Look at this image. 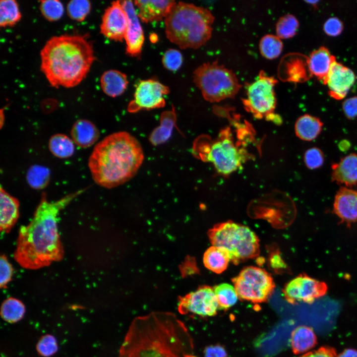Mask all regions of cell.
Here are the masks:
<instances>
[{"label": "cell", "mask_w": 357, "mask_h": 357, "mask_svg": "<svg viewBox=\"0 0 357 357\" xmlns=\"http://www.w3.org/2000/svg\"><path fill=\"white\" fill-rule=\"evenodd\" d=\"M184 323L175 314L152 312L133 319L118 357H196Z\"/></svg>", "instance_id": "6da1fadb"}, {"label": "cell", "mask_w": 357, "mask_h": 357, "mask_svg": "<svg viewBox=\"0 0 357 357\" xmlns=\"http://www.w3.org/2000/svg\"><path fill=\"white\" fill-rule=\"evenodd\" d=\"M84 190L50 202L43 193L33 218L19 231L14 258L22 267L38 269L61 260L64 251L58 229V215Z\"/></svg>", "instance_id": "7a4b0ae2"}, {"label": "cell", "mask_w": 357, "mask_h": 357, "mask_svg": "<svg viewBox=\"0 0 357 357\" xmlns=\"http://www.w3.org/2000/svg\"><path fill=\"white\" fill-rule=\"evenodd\" d=\"M40 70L51 86L72 88L86 77L95 60L87 35L63 34L48 39L40 51Z\"/></svg>", "instance_id": "3957f363"}, {"label": "cell", "mask_w": 357, "mask_h": 357, "mask_svg": "<svg viewBox=\"0 0 357 357\" xmlns=\"http://www.w3.org/2000/svg\"><path fill=\"white\" fill-rule=\"evenodd\" d=\"M143 159L138 140L128 132L120 131L106 136L95 145L88 166L96 183L112 188L132 178Z\"/></svg>", "instance_id": "277c9868"}, {"label": "cell", "mask_w": 357, "mask_h": 357, "mask_svg": "<svg viewBox=\"0 0 357 357\" xmlns=\"http://www.w3.org/2000/svg\"><path fill=\"white\" fill-rule=\"evenodd\" d=\"M214 20L208 8L180 1L165 19L166 34L181 49H198L210 39Z\"/></svg>", "instance_id": "5b68a950"}, {"label": "cell", "mask_w": 357, "mask_h": 357, "mask_svg": "<svg viewBox=\"0 0 357 357\" xmlns=\"http://www.w3.org/2000/svg\"><path fill=\"white\" fill-rule=\"evenodd\" d=\"M208 236L211 244L225 249L236 265L259 254V238L246 226L231 220L219 223L208 231Z\"/></svg>", "instance_id": "8992f818"}, {"label": "cell", "mask_w": 357, "mask_h": 357, "mask_svg": "<svg viewBox=\"0 0 357 357\" xmlns=\"http://www.w3.org/2000/svg\"><path fill=\"white\" fill-rule=\"evenodd\" d=\"M233 139L227 129L214 140L199 137L194 142L193 154L203 161L212 163L219 174L229 175L240 167L248 157L246 150L240 148Z\"/></svg>", "instance_id": "52a82bcc"}, {"label": "cell", "mask_w": 357, "mask_h": 357, "mask_svg": "<svg viewBox=\"0 0 357 357\" xmlns=\"http://www.w3.org/2000/svg\"><path fill=\"white\" fill-rule=\"evenodd\" d=\"M193 77L204 99L211 103L234 98L241 87L235 73L217 61L201 64Z\"/></svg>", "instance_id": "ba28073f"}, {"label": "cell", "mask_w": 357, "mask_h": 357, "mask_svg": "<svg viewBox=\"0 0 357 357\" xmlns=\"http://www.w3.org/2000/svg\"><path fill=\"white\" fill-rule=\"evenodd\" d=\"M232 281L238 298L254 303L268 300L275 288L273 279L268 272L252 266L242 269Z\"/></svg>", "instance_id": "9c48e42d"}, {"label": "cell", "mask_w": 357, "mask_h": 357, "mask_svg": "<svg viewBox=\"0 0 357 357\" xmlns=\"http://www.w3.org/2000/svg\"><path fill=\"white\" fill-rule=\"evenodd\" d=\"M277 82L275 77L260 71L257 78L245 86L246 98L242 101L246 110L257 119H274L277 102L274 88Z\"/></svg>", "instance_id": "30bf717a"}, {"label": "cell", "mask_w": 357, "mask_h": 357, "mask_svg": "<svg viewBox=\"0 0 357 357\" xmlns=\"http://www.w3.org/2000/svg\"><path fill=\"white\" fill-rule=\"evenodd\" d=\"M327 290L325 282L300 274L286 284L283 293L287 301L291 304L300 302L310 304L324 296Z\"/></svg>", "instance_id": "8fae6325"}, {"label": "cell", "mask_w": 357, "mask_h": 357, "mask_svg": "<svg viewBox=\"0 0 357 357\" xmlns=\"http://www.w3.org/2000/svg\"><path fill=\"white\" fill-rule=\"evenodd\" d=\"M169 87L156 79L139 81L136 85L133 99L128 105L127 111L136 113L141 110H152L165 106L164 95L169 94Z\"/></svg>", "instance_id": "7c38bea8"}, {"label": "cell", "mask_w": 357, "mask_h": 357, "mask_svg": "<svg viewBox=\"0 0 357 357\" xmlns=\"http://www.w3.org/2000/svg\"><path fill=\"white\" fill-rule=\"evenodd\" d=\"M218 308L214 289L208 286H201L178 298V309L182 315L213 316L217 314Z\"/></svg>", "instance_id": "4fadbf2b"}, {"label": "cell", "mask_w": 357, "mask_h": 357, "mask_svg": "<svg viewBox=\"0 0 357 357\" xmlns=\"http://www.w3.org/2000/svg\"><path fill=\"white\" fill-rule=\"evenodd\" d=\"M127 17L121 1H113L105 10L100 25V33L107 38L122 42L124 39Z\"/></svg>", "instance_id": "5bb4252c"}, {"label": "cell", "mask_w": 357, "mask_h": 357, "mask_svg": "<svg viewBox=\"0 0 357 357\" xmlns=\"http://www.w3.org/2000/svg\"><path fill=\"white\" fill-rule=\"evenodd\" d=\"M127 17V25L124 36L127 55L140 58L144 41V35L139 17L131 0L120 1Z\"/></svg>", "instance_id": "9a60e30c"}, {"label": "cell", "mask_w": 357, "mask_h": 357, "mask_svg": "<svg viewBox=\"0 0 357 357\" xmlns=\"http://www.w3.org/2000/svg\"><path fill=\"white\" fill-rule=\"evenodd\" d=\"M356 76L350 68L334 60L323 82L329 89V95L336 100L344 99L355 82Z\"/></svg>", "instance_id": "2e32d148"}, {"label": "cell", "mask_w": 357, "mask_h": 357, "mask_svg": "<svg viewBox=\"0 0 357 357\" xmlns=\"http://www.w3.org/2000/svg\"><path fill=\"white\" fill-rule=\"evenodd\" d=\"M333 211L335 214L347 224L357 222V191L342 186L335 196Z\"/></svg>", "instance_id": "e0dca14e"}, {"label": "cell", "mask_w": 357, "mask_h": 357, "mask_svg": "<svg viewBox=\"0 0 357 357\" xmlns=\"http://www.w3.org/2000/svg\"><path fill=\"white\" fill-rule=\"evenodd\" d=\"M331 180L351 187L357 183V154L350 153L331 166Z\"/></svg>", "instance_id": "ac0fdd59"}, {"label": "cell", "mask_w": 357, "mask_h": 357, "mask_svg": "<svg viewBox=\"0 0 357 357\" xmlns=\"http://www.w3.org/2000/svg\"><path fill=\"white\" fill-rule=\"evenodd\" d=\"M139 18L144 23L161 20L169 14L176 2L174 0H135Z\"/></svg>", "instance_id": "d6986e66"}, {"label": "cell", "mask_w": 357, "mask_h": 357, "mask_svg": "<svg viewBox=\"0 0 357 357\" xmlns=\"http://www.w3.org/2000/svg\"><path fill=\"white\" fill-rule=\"evenodd\" d=\"M0 229L3 233H8L18 218L19 202L2 186L0 190Z\"/></svg>", "instance_id": "ffe728a7"}, {"label": "cell", "mask_w": 357, "mask_h": 357, "mask_svg": "<svg viewBox=\"0 0 357 357\" xmlns=\"http://www.w3.org/2000/svg\"><path fill=\"white\" fill-rule=\"evenodd\" d=\"M336 60L327 48L321 47L313 51L308 58V65L311 75L323 82L325 80L333 62Z\"/></svg>", "instance_id": "44dd1931"}, {"label": "cell", "mask_w": 357, "mask_h": 357, "mask_svg": "<svg viewBox=\"0 0 357 357\" xmlns=\"http://www.w3.org/2000/svg\"><path fill=\"white\" fill-rule=\"evenodd\" d=\"M70 134L74 143L82 148L92 146L98 140L100 134L95 125L85 119L77 120L73 124Z\"/></svg>", "instance_id": "7402d4cb"}, {"label": "cell", "mask_w": 357, "mask_h": 357, "mask_svg": "<svg viewBox=\"0 0 357 357\" xmlns=\"http://www.w3.org/2000/svg\"><path fill=\"white\" fill-rule=\"evenodd\" d=\"M128 84L126 75L116 69L105 71L100 78V85L103 92L113 98L122 95Z\"/></svg>", "instance_id": "603a6c76"}, {"label": "cell", "mask_w": 357, "mask_h": 357, "mask_svg": "<svg viewBox=\"0 0 357 357\" xmlns=\"http://www.w3.org/2000/svg\"><path fill=\"white\" fill-rule=\"evenodd\" d=\"M323 124L319 118L309 114H304L299 117L295 122V133L299 139L311 141L319 135Z\"/></svg>", "instance_id": "cb8c5ba5"}, {"label": "cell", "mask_w": 357, "mask_h": 357, "mask_svg": "<svg viewBox=\"0 0 357 357\" xmlns=\"http://www.w3.org/2000/svg\"><path fill=\"white\" fill-rule=\"evenodd\" d=\"M290 342L293 353L298 355L306 353L314 347L317 343V338L311 327L300 325L292 332Z\"/></svg>", "instance_id": "d4e9b609"}, {"label": "cell", "mask_w": 357, "mask_h": 357, "mask_svg": "<svg viewBox=\"0 0 357 357\" xmlns=\"http://www.w3.org/2000/svg\"><path fill=\"white\" fill-rule=\"evenodd\" d=\"M177 121V115L174 108L172 110L163 112L160 117V124L156 127L149 136L152 144L159 145L166 142L171 137Z\"/></svg>", "instance_id": "484cf974"}, {"label": "cell", "mask_w": 357, "mask_h": 357, "mask_svg": "<svg viewBox=\"0 0 357 357\" xmlns=\"http://www.w3.org/2000/svg\"><path fill=\"white\" fill-rule=\"evenodd\" d=\"M203 261L208 269L216 274H220L227 268L231 260L229 253L225 249L212 245L204 252Z\"/></svg>", "instance_id": "4316f807"}, {"label": "cell", "mask_w": 357, "mask_h": 357, "mask_svg": "<svg viewBox=\"0 0 357 357\" xmlns=\"http://www.w3.org/2000/svg\"><path fill=\"white\" fill-rule=\"evenodd\" d=\"M48 146L51 153L60 159L70 157L75 149L72 139L61 133L52 135L49 139Z\"/></svg>", "instance_id": "83f0119b"}, {"label": "cell", "mask_w": 357, "mask_h": 357, "mask_svg": "<svg viewBox=\"0 0 357 357\" xmlns=\"http://www.w3.org/2000/svg\"><path fill=\"white\" fill-rule=\"evenodd\" d=\"M25 312V305L17 298H8L1 304L0 315L7 322L14 323L19 321L23 318Z\"/></svg>", "instance_id": "f1b7e54d"}, {"label": "cell", "mask_w": 357, "mask_h": 357, "mask_svg": "<svg viewBox=\"0 0 357 357\" xmlns=\"http://www.w3.org/2000/svg\"><path fill=\"white\" fill-rule=\"evenodd\" d=\"M21 18L18 3L15 0L0 1V26L5 28L15 25Z\"/></svg>", "instance_id": "f546056e"}, {"label": "cell", "mask_w": 357, "mask_h": 357, "mask_svg": "<svg viewBox=\"0 0 357 357\" xmlns=\"http://www.w3.org/2000/svg\"><path fill=\"white\" fill-rule=\"evenodd\" d=\"M219 309H228L238 301V295L234 286L228 283H221L214 288Z\"/></svg>", "instance_id": "4dcf8cb0"}, {"label": "cell", "mask_w": 357, "mask_h": 357, "mask_svg": "<svg viewBox=\"0 0 357 357\" xmlns=\"http://www.w3.org/2000/svg\"><path fill=\"white\" fill-rule=\"evenodd\" d=\"M283 45L277 35L267 34L261 39L259 48L261 54L265 58L273 60L278 57L283 50Z\"/></svg>", "instance_id": "1f68e13d"}, {"label": "cell", "mask_w": 357, "mask_h": 357, "mask_svg": "<svg viewBox=\"0 0 357 357\" xmlns=\"http://www.w3.org/2000/svg\"><path fill=\"white\" fill-rule=\"evenodd\" d=\"M50 172L46 167L35 165L30 167L26 174L27 183L32 188L42 189L48 184Z\"/></svg>", "instance_id": "d6a6232c"}, {"label": "cell", "mask_w": 357, "mask_h": 357, "mask_svg": "<svg viewBox=\"0 0 357 357\" xmlns=\"http://www.w3.org/2000/svg\"><path fill=\"white\" fill-rule=\"evenodd\" d=\"M299 27L297 18L292 14H287L281 17L276 25V35L281 39L294 37Z\"/></svg>", "instance_id": "836d02e7"}, {"label": "cell", "mask_w": 357, "mask_h": 357, "mask_svg": "<svg viewBox=\"0 0 357 357\" xmlns=\"http://www.w3.org/2000/svg\"><path fill=\"white\" fill-rule=\"evenodd\" d=\"M40 10L44 17L53 22L61 18L64 12L62 3L58 0H40Z\"/></svg>", "instance_id": "e575fe53"}, {"label": "cell", "mask_w": 357, "mask_h": 357, "mask_svg": "<svg viewBox=\"0 0 357 357\" xmlns=\"http://www.w3.org/2000/svg\"><path fill=\"white\" fill-rule=\"evenodd\" d=\"M91 9V3L87 0H72L67 4L66 10L68 16L78 22L84 20Z\"/></svg>", "instance_id": "d590c367"}, {"label": "cell", "mask_w": 357, "mask_h": 357, "mask_svg": "<svg viewBox=\"0 0 357 357\" xmlns=\"http://www.w3.org/2000/svg\"><path fill=\"white\" fill-rule=\"evenodd\" d=\"M58 350L56 338L52 335L46 334L42 336L36 345L38 353L44 357H49L55 354Z\"/></svg>", "instance_id": "8d00e7d4"}, {"label": "cell", "mask_w": 357, "mask_h": 357, "mask_svg": "<svg viewBox=\"0 0 357 357\" xmlns=\"http://www.w3.org/2000/svg\"><path fill=\"white\" fill-rule=\"evenodd\" d=\"M304 162L306 167L310 170H315L321 167L325 160L322 151L317 147L308 149L304 153Z\"/></svg>", "instance_id": "74e56055"}, {"label": "cell", "mask_w": 357, "mask_h": 357, "mask_svg": "<svg viewBox=\"0 0 357 357\" xmlns=\"http://www.w3.org/2000/svg\"><path fill=\"white\" fill-rule=\"evenodd\" d=\"M183 56L178 50L169 49L163 55L162 63L164 66L172 71L178 70L181 66Z\"/></svg>", "instance_id": "f35d334b"}, {"label": "cell", "mask_w": 357, "mask_h": 357, "mask_svg": "<svg viewBox=\"0 0 357 357\" xmlns=\"http://www.w3.org/2000/svg\"><path fill=\"white\" fill-rule=\"evenodd\" d=\"M0 286L1 288L5 289L12 279L13 270L12 265L4 254H2L0 258Z\"/></svg>", "instance_id": "ab89813d"}, {"label": "cell", "mask_w": 357, "mask_h": 357, "mask_svg": "<svg viewBox=\"0 0 357 357\" xmlns=\"http://www.w3.org/2000/svg\"><path fill=\"white\" fill-rule=\"evenodd\" d=\"M343 28L342 21L336 17L328 18L323 26L324 32L327 35L330 36H338L342 32Z\"/></svg>", "instance_id": "60d3db41"}, {"label": "cell", "mask_w": 357, "mask_h": 357, "mask_svg": "<svg viewBox=\"0 0 357 357\" xmlns=\"http://www.w3.org/2000/svg\"><path fill=\"white\" fill-rule=\"evenodd\" d=\"M342 110L346 117L353 119L357 117V96L345 100L342 104Z\"/></svg>", "instance_id": "b9f144b4"}, {"label": "cell", "mask_w": 357, "mask_h": 357, "mask_svg": "<svg viewBox=\"0 0 357 357\" xmlns=\"http://www.w3.org/2000/svg\"><path fill=\"white\" fill-rule=\"evenodd\" d=\"M300 357H337V356L335 350L333 348L326 346L305 353Z\"/></svg>", "instance_id": "7bdbcfd3"}, {"label": "cell", "mask_w": 357, "mask_h": 357, "mask_svg": "<svg viewBox=\"0 0 357 357\" xmlns=\"http://www.w3.org/2000/svg\"><path fill=\"white\" fill-rule=\"evenodd\" d=\"M204 357H227V354L225 349L220 345H211L205 348L204 351Z\"/></svg>", "instance_id": "ee69618b"}, {"label": "cell", "mask_w": 357, "mask_h": 357, "mask_svg": "<svg viewBox=\"0 0 357 357\" xmlns=\"http://www.w3.org/2000/svg\"><path fill=\"white\" fill-rule=\"evenodd\" d=\"M269 258L270 265L274 269L286 268V264L277 252L272 253Z\"/></svg>", "instance_id": "f6af8a7d"}, {"label": "cell", "mask_w": 357, "mask_h": 357, "mask_svg": "<svg viewBox=\"0 0 357 357\" xmlns=\"http://www.w3.org/2000/svg\"><path fill=\"white\" fill-rule=\"evenodd\" d=\"M337 357H357V350L353 349H346Z\"/></svg>", "instance_id": "bcb514c9"}]
</instances>
